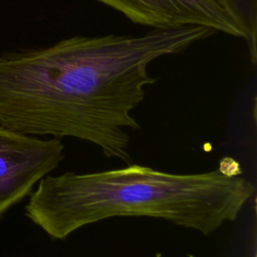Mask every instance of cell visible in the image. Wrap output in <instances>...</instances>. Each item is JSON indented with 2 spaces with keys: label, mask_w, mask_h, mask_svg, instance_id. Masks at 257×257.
Masks as SVG:
<instances>
[{
  "label": "cell",
  "mask_w": 257,
  "mask_h": 257,
  "mask_svg": "<svg viewBox=\"0 0 257 257\" xmlns=\"http://www.w3.org/2000/svg\"><path fill=\"white\" fill-rule=\"evenodd\" d=\"M213 34L199 25L151 28L141 35H74L1 53L0 125L88 142L128 164V131L141 127L133 111L158 80L150 65Z\"/></svg>",
  "instance_id": "cell-1"
},
{
  "label": "cell",
  "mask_w": 257,
  "mask_h": 257,
  "mask_svg": "<svg viewBox=\"0 0 257 257\" xmlns=\"http://www.w3.org/2000/svg\"><path fill=\"white\" fill-rule=\"evenodd\" d=\"M254 193L250 180L219 169L177 174L132 164L94 173L47 175L30 195L25 213L55 240L115 217L161 219L209 236L235 221Z\"/></svg>",
  "instance_id": "cell-2"
},
{
  "label": "cell",
  "mask_w": 257,
  "mask_h": 257,
  "mask_svg": "<svg viewBox=\"0 0 257 257\" xmlns=\"http://www.w3.org/2000/svg\"><path fill=\"white\" fill-rule=\"evenodd\" d=\"M63 159L64 145L58 139L42 140L0 125V216Z\"/></svg>",
  "instance_id": "cell-3"
},
{
  "label": "cell",
  "mask_w": 257,
  "mask_h": 257,
  "mask_svg": "<svg viewBox=\"0 0 257 257\" xmlns=\"http://www.w3.org/2000/svg\"><path fill=\"white\" fill-rule=\"evenodd\" d=\"M132 22L151 28L205 26L245 41L238 23L215 0H95Z\"/></svg>",
  "instance_id": "cell-4"
},
{
  "label": "cell",
  "mask_w": 257,
  "mask_h": 257,
  "mask_svg": "<svg viewBox=\"0 0 257 257\" xmlns=\"http://www.w3.org/2000/svg\"><path fill=\"white\" fill-rule=\"evenodd\" d=\"M242 28L252 65L257 60V0H215Z\"/></svg>",
  "instance_id": "cell-5"
}]
</instances>
